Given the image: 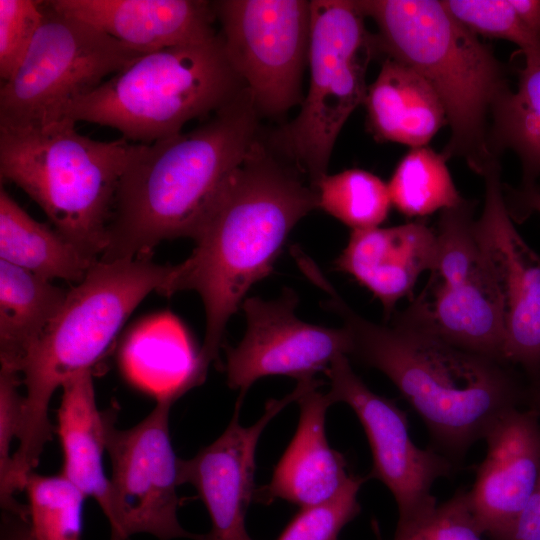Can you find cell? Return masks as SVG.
<instances>
[{
  "label": "cell",
  "mask_w": 540,
  "mask_h": 540,
  "mask_svg": "<svg viewBox=\"0 0 540 540\" xmlns=\"http://www.w3.org/2000/svg\"><path fill=\"white\" fill-rule=\"evenodd\" d=\"M317 207V189L259 142L228 178L193 238L192 253L172 265L162 293L190 290L201 297L206 372L249 289L270 275L291 230Z\"/></svg>",
  "instance_id": "1"
},
{
  "label": "cell",
  "mask_w": 540,
  "mask_h": 540,
  "mask_svg": "<svg viewBox=\"0 0 540 540\" xmlns=\"http://www.w3.org/2000/svg\"><path fill=\"white\" fill-rule=\"evenodd\" d=\"M300 270L329 298L324 308L343 321L351 356L396 386L438 446L462 456L505 412L526 403L527 383L512 365L458 346L393 315L377 324L355 312L308 258Z\"/></svg>",
  "instance_id": "2"
},
{
  "label": "cell",
  "mask_w": 540,
  "mask_h": 540,
  "mask_svg": "<svg viewBox=\"0 0 540 540\" xmlns=\"http://www.w3.org/2000/svg\"><path fill=\"white\" fill-rule=\"evenodd\" d=\"M258 116L244 87L199 127L133 144L100 260L145 257L164 240L193 239L228 178L258 142Z\"/></svg>",
  "instance_id": "3"
},
{
  "label": "cell",
  "mask_w": 540,
  "mask_h": 540,
  "mask_svg": "<svg viewBox=\"0 0 540 540\" xmlns=\"http://www.w3.org/2000/svg\"><path fill=\"white\" fill-rule=\"evenodd\" d=\"M378 27L377 47L417 71L440 98L450 127L443 155L483 176L493 116L512 91L503 64L436 0L355 1Z\"/></svg>",
  "instance_id": "4"
},
{
  "label": "cell",
  "mask_w": 540,
  "mask_h": 540,
  "mask_svg": "<svg viewBox=\"0 0 540 540\" xmlns=\"http://www.w3.org/2000/svg\"><path fill=\"white\" fill-rule=\"evenodd\" d=\"M171 268L148 256L99 259L67 292L21 372L26 390L18 445L12 456L14 480L24 482L34 471L56 432L49 419L55 391L74 374L92 369L142 300L153 291L163 293Z\"/></svg>",
  "instance_id": "5"
},
{
  "label": "cell",
  "mask_w": 540,
  "mask_h": 540,
  "mask_svg": "<svg viewBox=\"0 0 540 540\" xmlns=\"http://www.w3.org/2000/svg\"><path fill=\"white\" fill-rule=\"evenodd\" d=\"M75 124L64 119L40 128L0 127V176L21 188L53 228L96 262L133 143L95 140L78 133Z\"/></svg>",
  "instance_id": "6"
},
{
  "label": "cell",
  "mask_w": 540,
  "mask_h": 540,
  "mask_svg": "<svg viewBox=\"0 0 540 540\" xmlns=\"http://www.w3.org/2000/svg\"><path fill=\"white\" fill-rule=\"evenodd\" d=\"M245 87L221 35L145 54L71 104L66 118L118 130L133 144L178 134Z\"/></svg>",
  "instance_id": "7"
},
{
  "label": "cell",
  "mask_w": 540,
  "mask_h": 540,
  "mask_svg": "<svg viewBox=\"0 0 540 540\" xmlns=\"http://www.w3.org/2000/svg\"><path fill=\"white\" fill-rule=\"evenodd\" d=\"M364 19L355 1H311L309 89L276 141L315 188L343 125L365 100L366 71L378 47Z\"/></svg>",
  "instance_id": "8"
},
{
  "label": "cell",
  "mask_w": 540,
  "mask_h": 540,
  "mask_svg": "<svg viewBox=\"0 0 540 540\" xmlns=\"http://www.w3.org/2000/svg\"><path fill=\"white\" fill-rule=\"evenodd\" d=\"M145 54L44 1L42 23L14 74L0 87V127L40 128Z\"/></svg>",
  "instance_id": "9"
},
{
  "label": "cell",
  "mask_w": 540,
  "mask_h": 540,
  "mask_svg": "<svg viewBox=\"0 0 540 540\" xmlns=\"http://www.w3.org/2000/svg\"><path fill=\"white\" fill-rule=\"evenodd\" d=\"M435 231L436 265L422 291L393 315L455 346L506 362L501 301L476 237L474 203L464 199L441 211Z\"/></svg>",
  "instance_id": "10"
},
{
  "label": "cell",
  "mask_w": 540,
  "mask_h": 540,
  "mask_svg": "<svg viewBox=\"0 0 540 540\" xmlns=\"http://www.w3.org/2000/svg\"><path fill=\"white\" fill-rule=\"evenodd\" d=\"M228 60L259 115L279 116L302 103L311 1H214Z\"/></svg>",
  "instance_id": "11"
},
{
  "label": "cell",
  "mask_w": 540,
  "mask_h": 540,
  "mask_svg": "<svg viewBox=\"0 0 540 540\" xmlns=\"http://www.w3.org/2000/svg\"><path fill=\"white\" fill-rule=\"evenodd\" d=\"M173 402H156L153 410L131 428L115 426L113 410H106V451L111 459L110 540H126L145 533L159 540L204 535L186 531L179 523V459L169 433Z\"/></svg>",
  "instance_id": "12"
},
{
  "label": "cell",
  "mask_w": 540,
  "mask_h": 540,
  "mask_svg": "<svg viewBox=\"0 0 540 540\" xmlns=\"http://www.w3.org/2000/svg\"><path fill=\"white\" fill-rule=\"evenodd\" d=\"M325 373L332 401L347 404L364 429L373 462L369 477L392 493L397 527L429 514L438 505L432 494L434 483L453 471L447 456L414 444L406 413L395 401L374 393L353 371L347 355L336 357Z\"/></svg>",
  "instance_id": "13"
},
{
  "label": "cell",
  "mask_w": 540,
  "mask_h": 540,
  "mask_svg": "<svg viewBox=\"0 0 540 540\" xmlns=\"http://www.w3.org/2000/svg\"><path fill=\"white\" fill-rule=\"evenodd\" d=\"M297 294L285 288L273 300L246 298L241 308L246 330L235 347H226L227 384L239 391V402L258 379L282 375L296 381L326 371L339 355L352 352L348 329L304 322L295 313Z\"/></svg>",
  "instance_id": "14"
},
{
  "label": "cell",
  "mask_w": 540,
  "mask_h": 540,
  "mask_svg": "<svg viewBox=\"0 0 540 540\" xmlns=\"http://www.w3.org/2000/svg\"><path fill=\"white\" fill-rule=\"evenodd\" d=\"M500 172L496 160L483 174L485 200L475 233L501 301L504 360L529 379L540 369V256L514 226Z\"/></svg>",
  "instance_id": "15"
},
{
  "label": "cell",
  "mask_w": 540,
  "mask_h": 540,
  "mask_svg": "<svg viewBox=\"0 0 540 540\" xmlns=\"http://www.w3.org/2000/svg\"><path fill=\"white\" fill-rule=\"evenodd\" d=\"M316 382L297 381L292 392L281 399H270L262 416L250 426L239 422L241 402L224 432L189 459H179L180 484L192 485L203 501L211 520L204 540H253L246 530L247 508L255 496V453L259 438L287 405Z\"/></svg>",
  "instance_id": "16"
},
{
  "label": "cell",
  "mask_w": 540,
  "mask_h": 540,
  "mask_svg": "<svg viewBox=\"0 0 540 540\" xmlns=\"http://www.w3.org/2000/svg\"><path fill=\"white\" fill-rule=\"evenodd\" d=\"M520 407L501 415L484 436L486 454L467 491L475 520L486 537L504 533L521 513L540 474V422Z\"/></svg>",
  "instance_id": "17"
},
{
  "label": "cell",
  "mask_w": 540,
  "mask_h": 540,
  "mask_svg": "<svg viewBox=\"0 0 540 540\" xmlns=\"http://www.w3.org/2000/svg\"><path fill=\"white\" fill-rule=\"evenodd\" d=\"M126 47L148 54L217 35L213 2L203 0H49Z\"/></svg>",
  "instance_id": "18"
},
{
  "label": "cell",
  "mask_w": 540,
  "mask_h": 540,
  "mask_svg": "<svg viewBox=\"0 0 540 540\" xmlns=\"http://www.w3.org/2000/svg\"><path fill=\"white\" fill-rule=\"evenodd\" d=\"M436 231L422 222L351 230L348 243L334 262L367 288L382 304L389 321L424 271L437 261Z\"/></svg>",
  "instance_id": "19"
},
{
  "label": "cell",
  "mask_w": 540,
  "mask_h": 540,
  "mask_svg": "<svg viewBox=\"0 0 540 540\" xmlns=\"http://www.w3.org/2000/svg\"><path fill=\"white\" fill-rule=\"evenodd\" d=\"M317 380L297 400L300 409L296 432L274 468L270 482L255 490L258 501L282 499L300 508L331 499L346 483L342 454L332 449L325 432L327 409L334 404Z\"/></svg>",
  "instance_id": "20"
},
{
  "label": "cell",
  "mask_w": 540,
  "mask_h": 540,
  "mask_svg": "<svg viewBox=\"0 0 540 540\" xmlns=\"http://www.w3.org/2000/svg\"><path fill=\"white\" fill-rule=\"evenodd\" d=\"M131 334L120 352L125 377L156 402L174 403L203 383L206 376L200 349L171 315L159 316Z\"/></svg>",
  "instance_id": "21"
},
{
  "label": "cell",
  "mask_w": 540,
  "mask_h": 540,
  "mask_svg": "<svg viewBox=\"0 0 540 540\" xmlns=\"http://www.w3.org/2000/svg\"><path fill=\"white\" fill-rule=\"evenodd\" d=\"M364 104L375 140L410 148L426 146L447 124L443 104L431 85L407 64L387 57Z\"/></svg>",
  "instance_id": "22"
},
{
  "label": "cell",
  "mask_w": 540,
  "mask_h": 540,
  "mask_svg": "<svg viewBox=\"0 0 540 540\" xmlns=\"http://www.w3.org/2000/svg\"><path fill=\"white\" fill-rule=\"evenodd\" d=\"M61 389L56 428L63 453L60 474L93 498L109 519L110 479L103 466L106 411L98 409L92 369L74 374Z\"/></svg>",
  "instance_id": "23"
},
{
  "label": "cell",
  "mask_w": 540,
  "mask_h": 540,
  "mask_svg": "<svg viewBox=\"0 0 540 540\" xmlns=\"http://www.w3.org/2000/svg\"><path fill=\"white\" fill-rule=\"evenodd\" d=\"M67 292L50 280L0 260L1 368L21 374Z\"/></svg>",
  "instance_id": "24"
},
{
  "label": "cell",
  "mask_w": 540,
  "mask_h": 540,
  "mask_svg": "<svg viewBox=\"0 0 540 540\" xmlns=\"http://www.w3.org/2000/svg\"><path fill=\"white\" fill-rule=\"evenodd\" d=\"M0 260L50 281L76 283L95 263L55 228L31 217L2 186Z\"/></svg>",
  "instance_id": "25"
},
{
  "label": "cell",
  "mask_w": 540,
  "mask_h": 540,
  "mask_svg": "<svg viewBox=\"0 0 540 540\" xmlns=\"http://www.w3.org/2000/svg\"><path fill=\"white\" fill-rule=\"evenodd\" d=\"M489 148L495 158L512 150L522 165L520 190L537 188L540 176V62L524 61L515 91L498 106L492 121Z\"/></svg>",
  "instance_id": "26"
},
{
  "label": "cell",
  "mask_w": 540,
  "mask_h": 540,
  "mask_svg": "<svg viewBox=\"0 0 540 540\" xmlns=\"http://www.w3.org/2000/svg\"><path fill=\"white\" fill-rule=\"evenodd\" d=\"M446 161L427 146L411 148L387 184L391 204L407 217H424L460 204L464 199Z\"/></svg>",
  "instance_id": "27"
},
{
  "label": "cell",
  "mask_w": 540,
  "mask_h": 540,
  "mask_svg": "<svg viewBox=\"0 0 540 540\" xmlns=\"http://www.w3.org/2000/svg\"><path fill=\"white\" fill-rule=\"evenodd\" d=\"M475 35L512 42L524 61L540 62V0H442Z\"/></svg>",
  "instance_id": "28"
},
{
  "label": "cell",
  "mask_w": 540,
  "mask_h": 540,
  "mask_svg": "<svg viewBox=\"0 0 540 540\" xmlns=\"http://www.w3.org/2000/svg\"><path fill=\"white\" fill-rule=\"evenodd\" d=\"M24 491L30 531L34 540H81L86 496L60 473L26 478Z\"/></svg>",
  "instance_id": "29"
},
{
  "label": "cell",
  "mask_w": 540,
  "mask_h": 540,
  "mask_svg": "<svg viewBox=\"0 0 540 540\" xmlns=\"http://www.w3.org/2000/svg\"><path fill=\"white\" fill-rule=\"evenodd\" d=\"M316 189L319 207L352 230L378 227L392 205L387 184L361 169L327 174Z\"/></svg>",
  "instance_id": "30"
},
{
  "label": "cell",
  "mask_w": 540,
  "mask_h": 540,
  "mask_svg": "<svg viewBox=\"0 0 540 540\" xmlns=\"http://www.w3.org/2000/svg\"><path fill=\"white\" fill-rule=\"evenodd\" d=\"M364 481L351 474L331 499L301 508L277 540H337L344 526L360 513L357 497Z\"/></svg>",
  "instance_id": "31"
},
{
  "label": "cell",
  "mask_w": 540,
  "mask_h": 540,
  "mask_svg": "<svg viewBox=\"0 0 540 540\" xmlns=\"http://www.w3.org/2000/svg\"><path fill=\"white\" fill-rule=\"evenodd\" d=\"M484 537L467 491H459L419 520L396 527L393 540H484Z\"/></svg>",
  "instance_id": "32"
},
{
  "label": "cell",
  "mask_w": 540,
  "mask_h": 540,
  "mask_svg": "<svg viewBox=\"0 0 540 540\" xmlns=\"http://www.w3.org/2000/svg\"><path fill=\"white\" fill-rule=\"evenodd\" d=\"M44 1L0 0V78L19 67L42 23Z\"/></svg>",
  "instance_id": "33"
},
{
  "label": "cell",
  "mask_w": 540,
  "mask_h": 540,
  "mask_svg": "<svg viewBox=\"0 0 540 540\" xmlns=\"http://www.w3.org/2000/svg\"><path fill=\"white\" fill-rule=\"evenodd\" d=\"M18 372L0 370V498L8 489L12 469V444L18 440L23 415L24 396L19 392Z\"/></svg>",
  "instance_id": "34"
},
{
  "label": "cell",
  "mask_w": 540,
  "mask_h": 540,
  "mask_svg": "<svg viewBox=\"0 0 540 540\" xmlns=\"http://www.w3.org/2000/svg\"><path fill=\"white\" fill-rule=\"evenodd\" d=\"M490 540H540V474L532 495L513 524Z\"/></svg>",
  "instance_id": "35"
},
{
  "label": "cell",
  "mask_w": 540,
  "mask_h": 540,
  "mask_svg": "<svg viewBox=\"0 0 540 540\" xmlns=\"http://www.w3.org/2000/svg\"><path fill=\"white\" fill-rule=\"evenodd\" d=\"M507 210L513 221L521 222L536 212L540 214V189L523 191L519 189H504Z\"/></svg>",
  "instance_id": "36"
},
{
  "label": "cell",
  "mask_w": 540,
  "mask_h": 540,
  "mask_svg": "<svg viewBox=\"0 0 540 540\" xmlns=\"http://www.w3.org/2000/svg\"><path fill=\"white\" fill-rule=\"evenodd\" d=\"M1 540H34L28 519L3 512Z\"/></svg>",
  "instance_id": "37"
},
{
  "label": "cell",
  "mask_w": 540,
  "mask_h": 540,
  "mask_svg": "<svg viewBox=\"0 0 540 540\" xmlns=\"http://www.w3.org/2000/svg\"><path fill=\"white\" fill-rule=\"evenodd\" d=\"M527 380L526 403L540 417V369Z\"/></svg>",
  "instance_id": "38"
},
{
  "label": "cell",
  "mask_w": 540,
  "mask_h": 540,
  "mask_svg": "<svg viewBox=\"0 0 540 540\" xmlns=\"http://www.w3.org/2000/svg\"><path fill=\"white\" fill-rule=\"evenodd\" d=\"M372 529H373V531H374V533L376 535L377 540H382L379 525H378L376 520L372 521Z\"/></svg>",
  "instance_id": "39"
}]
</instances>
